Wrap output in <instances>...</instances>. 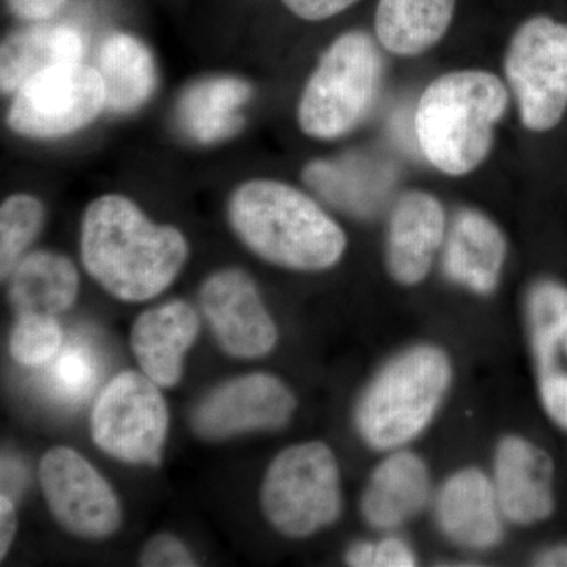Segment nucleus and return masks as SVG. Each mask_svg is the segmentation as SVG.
I'll return each mask as SVG.
<instances>
[{
	"instance_id": "1",
	"label": "nucleus",
	"mask_w": 567,
	"mask_h": 567,
	"mask_svg": "<svg viewBox=\"0 0 567 567\" xmlns=\"http://www.w3.org/2000/svg\"><path fill=\"white\" fill-rule=\"evenodd\" d=\"M81 259L87 274L122 301L158 297L188 259L185 235L152 223L121 194H106L85 208Z\"/></svg>"
},
{
	"instance_id": "2",
	"label": "nucleus",
	"mask_w": 567,
	"mask_h": 567,
	"mask_svg": "<svg viewBox=\"0 0 567 567\" xmlns=\"http://www.w3.org/2000/svg\"><path fill=\"white\" fill-rule=\"evenodd\" d=\"M229 221L256 256L290 270H327L346 251L339 224L286 183L251 181L238 186L229 200Z\"/></svg>"
},
{
	"instance_id": "3",
	"label": "nucleus",
	"mask_w": 567,
	"mask_h": 567,
	"mask_svg": "<svg viewBox=\"0 0 567 567\" xmlns=\"http://www.w3.org/2000/svg\"><path fill=\"white\" fill-rule=\"evenodd\" d=\"M505 84L487 71L443 74L421 95L415 115L425 158L447 175H465L486 159L507 110Z\"/></svg>"
},
{
	"instance_id": "4",
	"label": "nucleus",
	"mask_w": 567,
	"mask_h": 567,
	"mask_svg": "<svg viewBox=\"0 0 567 567\" xmlns=\"http://www.w3.org/2000/svg\"><path fill=\"white\" fill-rule=\"evenodd\" d=\"M451 363L434 346H417L390 361L361 398L357 425L369 446L391 451L416 439L434 420L450 388Z\"/></svg>"
},
{
	"instance_id": "5",
	"label": "nucleus",
	"mask_w": 567,
	"mask_h": 567,
	"mask_svg": "<svg viewBox=\"0 0 567 567\" xmlns=\"http://www.w3.org/2000/svg\"><path fill=\"white\" fill-rule=\"evenodd\" d=\"M383 61L368 33L347 32L333 41L306 84L298 123L315 140L352 132L374 107Z\"/></svg>"
},
{
	"instance_id": "6",
	"label": "nucleus",
	"mask_w": 567,
	"mask_h": 567,
	"mask_svg": "<svg viewBox=\"0 0 567 567\" xmlns=\"http://www.w3.org/2000/svg\"><path fill=\"white\" fill-rule=\"evenodd\" d=\"M260 503L276 532L308 537L338 520L341 476L333 451L322 442L284 450L268 466Z\"/></svg>"
},
{
	"instance_id": "7",
	"label": "nucleus",
	"mask_w": 567,
	"mask_h": 567,
	"mask_svg": "<svg viewBox=\"0 0 567 567\" xmlns=\"http://www.w3.org/2000/svg\"><path fill=\"white\" fill-rule=\"evenodd\" d=\"M505 71L532 132H548L567 110V24L547 17L518 28L506 52Z\"/></svg>"
},
{
	"instance_id": "8",
	"label": "nucleus",
	"mask_w": 567,
	"mask_h": 567,
	"mask_svg": "<svg viewBox=\"0 0 567 567\" xmlns=\"http://www.w3.org/2000/svg\"><path fill=\"white\" fill-rule=\"evenodd\" d=\"M169 427V412L158 385L126 371L111 380L93 405L92 439L111 457L156 465Z\"/></svg>"
},
{
	"instance_id": "9",
	"label": "nucleus",
	"mask_w": 567,
	"mask_h": 567,
	"mask_svg": "<svg viewBox=\"0 0 567 567\" xmlns=\"http://www.w3.org/2000/svg\"><path fill=\"white\" fill-rule=\"evenodd\" d=\"M104 110L106 91L96 66L66 63L41 71L21 85L7 122L20 136L52 140L80 132Z\"/></svg>"
},
{
	"instance_id": "10",
	"label": "nucleus",
	"mask_w": 567,
	"mask_h": 567,
	"mask_svg": "<svg viewBox=\"0 0 567 567\" xmlns=\"http://www.w3.org/2000/svg\"><path fill=\"white\" fill-rule=\"evenodd\" d=\"M41 492L52 516L71 535L103 539L121 527L117 495L106 480L71 447H52L40 462Z\"/></svg>"
},
{
	"instance_id": "11",
	"label": "nucleus",
	"mask_w": 567,
	"mask_h": 567,
	"mask_svg": "<svg viewBox=\"0 0 567 567\" xmlns=\"http://www.w3.org/2000/svg\"><path fill=\"white\" fill-rule=\"evenodd\" d=\"M297 401L289 386L268 374L237 377L216 386L194 409V432L226 440L254 431H278L289 424Z\"/></svg>"
},
{
	"instance_id": "12",
	"label": "nucleus",
	"mask_w": 567,
	"mask_h": 567,
	"mask_svg": "<svg viewBox=\"0 0 567 567\" xmlns=\"http://www.w3.org/2000/svg\"><path fill=\"white\" fill-rule=\"evenodd\" d=\"M199 300L216 341L230 357L254 360L275 349L278 328L244 270L226 268L208 276Z\"/></svg>"
},
{
	"instance_id": "13",
	"label": "nucleus",
	"mask_w": 567,
	"mask_h": 567,
	"mask_svg": "<svg viewBox=\"0 0 567 567\" xmlns=\"http://www.w3.org/2000/svg\"><path fill=\"white\" fill-rule=\"evenodd\" d=\"M537 386L547 415L567 431V289L555 281L532 287L527 300Z\"/></svg>"
},
{
	"instance_id": "14",
	"label": "nucleus",
	"mask_w": 567,
	"mask_h": 567,
	"mask_svg": "<svg viewBox=\"0 0 567 567\" xmlns=\"http://www.w3.org/2000/svg\"><path fill=\"white\" fill-rule=\"evenodd\" d=\"M494 486L506 520L533 525L554 513V462L535 443L511 435L495 456Z\"/></svg>"
},
{
	"instance_id": "15",
	"label": "nucleus",
	"mask_w": 567,
	"mask_h": 567,
	"mask_svg": "<svg viewBox=\"0 0 567 567\" xmlns=\"http://www.w3.org/2000/svg\"><path fill=\"white\" fill-rule=\"evenodd\" d=\"M445 210L434 196L410 192L399 197L386 238L388 271L395 282L416 286L423 281L445 240Z\"/></svg>"
},
{
	"instance_id": "16",
	"label": "nucleus",
	"mask_w": 567,
	"mask_h": 567,
	"mask_svg": "<svg viewBox=\"0 0 567 567\" xmlns=\"http://www.w3.org/2000/svg\"><path fill=\"white\" fill-rule=\"evenodd\" d=\"M440 528L466 548H491L503 536V516L494 481L481 470L457 472L443 484L436 499Z\"/></svg>"
},
{
	"instance_id": "17",
	"label": "nucleus",
	"mask_w": 567,
	"mask_h": 567,
	"mask_svg": "<svg viewBox=\"0 0 567 567\" xmlns=\"http://www.w3.org/2000/svg\"><path fill=\"white\" fill-rule=\"evenodd\" d=\"M199 333V317L182 300L148 309L137 317L132 330V349L142 372L156 385L181 382L183 358Z\"/></svg>"
},
{
	"instance_id": "18",
	"label": "nucleus",
	"mask_w": 567,
	"mask_h": 567,
	"mask_svg": "<svg viewBox=\"0 0 567 567\" xmlns=\"http://www.w3.org/2000/svg\"><path fill=\"white\" fill-rule=\"evenodd\" d=\"M506 259L505 235L483 213L458 212L443 251V271L451 281L487 295L494 292Z\"/></svg>"
},
{
	"instance_id": "19",
	"label": "nucleus",
	"mask_w": 567,
	"mask_h": 567,
	"mask_svg": "<svg viewBox=\"0 0 567 567\" xmlns=\"http://www.w3.org/2000/svg\"><path fill=\"white\" fill-rule=\"evenodd\" d=\"M429 494L431 476L423 458L409 451H395L372 473L361 511L372 527L393 529L415 517Z\"/></svg>"
},
{
	"instance_id": "20",
	"label": "nucleus",
	"mask_w": 567,
	"mask_h": 567,
	"mask_svg": "<svg viewBox=\"0 0 567 567\" xmlns=\"http://www.w3.org/2000/svg\"><path fill=\"white\" fill-rule=\"evenodd\" d=\"M84 51L81 32L70 25L37 22L10 33L0 50V87L3 93L14 95L41 71L80 63Z\"/></svg>"
},
{
	"instance_id": "21",
	"label": "nucleus",
	"mask_w": 567,
	"mask_h": 567,
	"mask_svg": "<svg viewBox=\"0 0 567 567\" xmlns=\"http://www.w3.org/2000/svg\"><path fill=\"white\" fill-rule=\"evenodd\" d=\"M249 96L251 87L241 78L212 76L194 82L178 102V126L199 144L227 140L244 125L240 111Z\"/></svg>"
},
{
	"instance_id": "22",
	"label": "nucleus",
	"mask_w": 567,
	"mask_h": 567,
	"mask_svg": "<svg viewBox=\"0 0 567 567\" xmlns=\"http://www.w3.org/2000/svg\"><path fill=\"white\" fill-rule=\"evenodd\" d=\"M7 279L9 300L17 316L62 315L80 292V275L74 264L51 251L25 254Z\"/></svg>"
},
{
	"instance_id": "23",
	"label": "nucleus",
	"mask_w": 567,
	"mask_h": 567,
	"mask_svg": "<svg viewBox=\"0 0 567 567\" xmlns=\"http://www.w3.org/2000/svg\"><path fill=\"white\" fill-rule=\"evenodd\" d=\"M106 91V110L130 114L148 102L158 74L151 50L128 33H112L103 41L96 59Z\"/></svg>"
},
{
	"instance_id": "24",
	"label": "nucleus",
	"mask_w": 567,
	"mask_h": 567,
	"mask_svg": "<svg viewBox=\"0 0 567 567\" xmlns=\"http://www.w3.org/2000/svg\"><path fill=\"white\" fill-rule=\"evenodd\" d=\"M456 0H379L377 39L398 55H417L443 39Z\"/></svg>"
},
{
	"instance_id": "25",
	"label": "nucleus",
	"mask_w": 567,
	"mask_h": 567,
	"mask_svg": "<svg viewBox=\"0 0 567 567\" xmlns=\"http://www.w3.org/2000/svg\"><path fill=\"white\" fill-rule=\"evenodd\" d=\"M330 163H316L306 169L309 185L315 186L327 199L358 216L377 212L388 196L391 178L388 173L371 175L374 169H347ZM354 167V166H353Z\"/></svg>"
},
{
	"instance_id": "26",
	"label": "nucleus",
	"mask_w": 567,
	"mask_h": 567,
	"mask_svg": "<svg viewBox=\"0 0 567 567\" xmlns=\"http://www.w3.org/2000/svg\"><path fill=\"white\" fill-rule=\"evenodd\" d=\"M44 205L31 194H13L0 207V275L9 278L39 237L44 224Z\"/></svg>"
},
{
	"instance_id": "27",
	"label": "nucleus",
	"mask_w": 567,
	"mask_h": 567,
	"mask_svg": "<svg viewBox=\"0 0 567 567\" xmlns=\"http://www.w3.org/2000/svg\"><path fill=\"white\" fill-rule=\"evenodd\" d=\"M63 347L61 324L54 316L18 315L10 334V353L25 368L50 364Z\"/></svg>"
},
{
	"instance_id": "28",
	"label": "nucleus",
	"mask_w": 567,
	"mask_h": 567,
	"mask_svg": "<svg viewBox=\"0 0 567 567\" xmlns=\"http://www.w3.org/2000/svg\"><path fill=\"white\" fill-rule=\"evenodd\" d=\"M96 361L85 346L69 344L50 363L48 390L63 401H80L96 382Z\"/></svg>"
},
{
	"instance_id": "29",
	"label": "nucleus",
	"mask_w": 567,
	"mask_h": 567,
	"mask_svg": "<svg viewBox=\"0 0 567 567\" xmlns=\"http://www.w3.org/2000/svg\"><path fill=\"white\" fill-rule=\"evenodd\" d=\"M141 566L189 567L196 566L193 555L177 537L159 535L148 540L141 554Z\"/></svg>"
},
{
	"instance_id": "30",
	"label": "nucleus",
	"mask_w": 567,
	"mask_h": 567,
	"mask_svg": "<svg viewBox=\"0 0 567 567\" xmlns=\"http://www.w3.org/2000/svg\"><path fill=\"white\" fill-rule=\"evenodd\" d=\"M358 0H282L295 17L306 21H323L352 7Z\"/></svg>"
},
{
	"instance_id": "31",
	"label": "nucleus",
	"mask_w": 567,
	"mask_h": 567,
	"mask_svg": "<svg viewBox=\"0 0 567 567\" xmlns=\"http://www.w3.org/2000/svg\"><path fill=\"white\" fill-rule=\"evenodd\" d=\"M416 566V557L405 540L399 537L374 543V563L372 567H410Z\"/></svg>"
},
{
	"instance_id": "32",
	"label": "nucleus",
	"mask_w": 567,
	"mask_h": 567,
	"mask_svg": "<svg viewBox=\"0 0 567 567\" xmlns=\"http://www.w3.org/2000/svg\"><path fill=\"white\" fill-rule=\"evenodd\" d=\"M69 0H7L10 13L18 20L43 22L51 20Z\"/></svg>"
},
{
	"instance_id": "33",
	"label": "nucleus",
	"mask_w": 567,
	"mask_h": 567,
	"mask_svg": "<svg viewBox=\"0 0 567 567\" xmlns=\"http://www.w3.org/2000/svg\"><path fill=\"white\" fill-rule=\"evenodd\" d=\"M17 509L10 495L0 496V559L6 558L17 535Z\"/></svg>"
},
{
	"instance_id": "34",
	"label": "nucleus",
	"mask_w": 567,
	"mask_h": 567,
	"mask_svg": "<svg viewBox=\"0 0 567 567\" xmlns=\"http://www.w3.org/2000/svg\"><path fill=\"white\" fill-rule=\"evenodd\" d=\"M346 561L349 566L372 567V563H374V543L361 540V543L353 544L347 550Z\"/></svg>"
},
{
	"instance_id": "35",
	"label": "nucleus",
	"mask_w": 567,
	"mask_h": 567,
	"mask_svg": "<svg viewBox=\"0 0 567 567\" xmlns=\"http://www.w3.org/2000/svg\"><path fill=\"white\" fill-rule=\"evenodd\" d=\"M537 566H567V546L548 548L536 559Z\"/></svg>"
}]
</instances>
